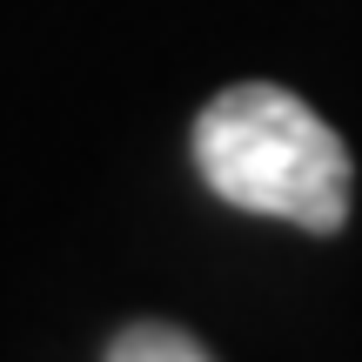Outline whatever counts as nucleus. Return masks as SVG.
Wrapping results in <instances>:
<instances>
[{
  "instance_id": "1",
  "label": "nucleus",
  "mask_w": 362,
  "mask_h": 362,
  "mask_svg": "<svg viewBox=\"0 0 362 362\" xmlns=\"http://www.w3.org/2000/svg\"><path fill=\"white\" fill-rule=\"evenodd\" d=\"M194 168L228 208L275 215L296 228H342L349 215V148L342 134L296 101L288 88L248 81L202 107L194 121Z\"/></svg>"
},
{
  "instance_id": "2",
  "label": "nucleus",
  "mask_w": 362,
  "mask_h": 362,
  "mask_svg": "<svg viewBox=\"0 0 362 362\" xmlns=\"http://www.w3.org/2000/svg\"><path fill=\"white\" fill-rule=\"evenodd\" d=\"M107 362H215V356H208L194 336L168 329V322H134V329H121V336H115Z\"/></svg>"
}]
</instances>
